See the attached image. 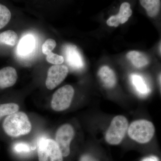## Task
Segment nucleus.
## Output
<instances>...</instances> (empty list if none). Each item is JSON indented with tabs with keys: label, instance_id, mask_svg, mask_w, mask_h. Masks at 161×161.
<instances>
[{
	"label": "nucleus",
	"instance_id": "nucleus-1",
	"mask_svg": "<svg viewBox=\"0 0 161 161\" xmlns=\"http://www.w3.org/2000/svg\"><path fill=\"white\" fill-rule=\"evenodd\" d=\"M3 127L5 132L12 137L26 135L31 130L29 119L25 113L22 112L8 115L4 121Z\"/></svg>",
	"mask_w": 161,
	"mask_h": 161
},
{
	"label": "nucleus",
	"instance_id": "nucleus-2",
	"mask_svg": "<svg viewBox=\"0 0 161 161\" xmlns=\"http://www.w3.org/2000/svg\"><path fill=\"white\" fill-rule=\"evenodd\" d=\"M128 133L133 140L139 143L145 144L152 139L155 133V128L150 121L139 119L130 124Z\"/></svg>",
	"mask_w": 161,
	"mask_h": 161
},
{
	"label": "nucleus",
	"instance_id": "nucleus-3",
	"mask_svg": "<svg viewBox=\"0 0 161 161\" xmlns=\"http://www.w3.org/2000/svg\"><path fill=\"white\" fill-rule=\"evenodd\" d=\"M128 128L129 122L126 117L122 115L115 116L106 133V141L110 145H118L123 140Z\"/></svg>",
	"mask_w": 161,
	"mask_h": 161
},
{
	"label": "nucleus",
	"instance_id": "nucleus-4",
	"mask_svg": "<svg viewBox=\"0 0 161 161\" xmlns=\"http://www.w3.org/2000/svg\"><path fill=\"white\" fill-rule=\"evenodd\" d=\"M39 161H63V156L55 141L50 139H40L38 144Z\"/></svg>",
	"mask_w": 161,
	"mask_h": 161
},
{
	"label": "nucleus",
	"instance_id": "nucleus-5",
	"mask_svg": "<svg viewBox=\"0 0 161 161\" xmlns=\"http://www.w3.org/2000/svg\"><path fill=\"white\" fill-rule=\"evenodd\" d=\"M75 90L69 85H66L57 90L53 95L51 106L57 112L63 111L69 108L74 97Z\"/></svg>",
	"mask_w": 161,
	"mask_h": 161
},
{
	"label": "nucleus",
	"instance_id": "nucleus-6",
	"mask_svg": "<svg viewBox=\"0 0 161 161\" xmlns=\"http://www.w3.org/2000/svg\"><path fill=\"white\" fill-rule=\"evenodd\" d=\"M74 128L69 124H65L58 129L56 132V142L63 157L69 155L70 145L75 136Z\"/></svg>",
	"mask_w": 161,
	"mask_h": 161
},
{
	"label": "nucleus",
	"instance_id": "nucleus-7",
	"mask_svg": "<svg viewBox=\"0 0 161 161\" xmlns=\"http://www.w3.org/2000/svg\"><path fill=\"white\" fill-rule=\"evenodd\" d=\"M69 69L65 65H54L51 67L47 72L45 84L48 89L52 90L58 86L67 76Z\"/></svg>",
	"mask_w": 161,
	"mask_h": 161
},
{
	"label": "nucleus",
	"instance_id": "nucleus-8",
	"mask_svg": "<svg viewBox=\"0 0 161 161\" xmlns=\"http://www.w3.org/2000/svg\"><path fill=\"white\" fill-rule=\"evenodd\" d=\"M132 14V9L129 3H124L121 5L118 14L112 16L107 20L109 26L117 27L120 24H124L129 20Z\"/></svg>",
	"mask_w": 161,
	"mask_h": 161
},
{
	"label": "nucleus",
	"instance_id": "nucleus-9",
	"mask_svg": "<svg viewBox=\"0 0 161 161\" xmlns=\"http://www.w3.org/2000/svg\"><path fill=\"white\" fill-rule=\"evenodd\" d=\"M18 79L16 70L12 67H6L0 70V88L14 85Z\"/></svg>",
	"mask_w": 161,
	"mask_h": 161
},
{
	"label": "nucleus",
	"instance_id": "nucleus-10",
	"mask_svg": "<svg viewBox=\"0 0 161 161\" xmlns=\"http://www.w3.org/2000/svg\"><path fill=\"white\" fill-rule=\"evenodd\" d=\"M67 62L70 67L79 69L83 66L81 57L77 51L76 47L68 45L65 48Z\"/></svg>",
	"mask_w": 161,
	"mask_h": 161
},
{
	"label": "nucleus",
	"instance_id": "nucleus-11",
	"mask_svg": "<svg viewBox=\"0 0 161 161\" xmlns=\"http://www.w3.org/2000/svg\"><path fill=\"white\" fill-rule=\"evenodd\" d=\"M98 75L105 86L108 88H112L115 86L117 81L116 76L109 67H102L98 71Z\"/></svg>",
	"mask_w": 161,
	"mask_h": 161
},
{
	"label": "nucleus",
	"instance_id": "nucleus-12",
	"mask_svg": "<svg viewBox=\"0 0 161 161\" xmlns=\"http://www.w3.org/2000/svg\"><path fill=\"white\" fill-rule=\"evenodd\" d=\"M35 40L31 35H26L23 37L17 47L18 53L21 56H26L30 53L35 47Z\"/></svg>",
	"mask_w": 161,
	"mask_h": 161
},
{
	"label": "nucleus",
	"instance_id": "nucleus-13",
	"mask_svg": "<svg viewBox=\"0 0 161 161\" xmlns=\"http://www.w3.org/2000/svg\"><path fill=\"white\" fill-rule=\"evenodd\" d=\"M126 57L132 64L137 68L143 67L149 63V59L147 56L140 52L135 51L129 52Z\"/></svg>",
	"mask_w": 161,
	"mask_h": 161
},
{
	"label": "nucleus",
	"instance_id": "nucleus-14",
	"mask_svg": "<svg viewBox=\"0 0 161 161\" xmlns=\"http://www.w3.org/2000/svg\"><path fill=\"white\" fill-rule=\"evenodd\" d=\"M141 5L147 10L150 17H154L158 14L160 8L161 2L158 0H141Z\"/></svg>",
	"mask_w": 161,
	"mask_h": 161
},
{
	"label": "nucleus",
	"instance_id": "nucleus-15",
	"mask_svg": "<svg viewBox=\"0 0 161 161\" xmlns=\"http://www.w3.org/2000/svg\"><path fill=\"white\" fill-rule=\"evenodd\" d=\"M18 35L13 31L8 30L0 33V44L14 46L18 43Z\"/></svg>",
	"mask_w": 161,
	"mask_h": 161
},
{
	"label": "nucleus",
	"instance_id": "nucleus-16",
	"mask_svg": "<svg viewBox=\"0 0 161 161\" xmlns=\"http://www.w3.org/2000/svg\"><path fill=\"white\" fill-rule=\"evenodd\" d=\"M131 80L136 91L142 95H146L149 92V89L143 78L137 75H132Z\"/></svg>",
	"mask_w": 161,
	"mask_h": 161
},
{
	"label": "nucleus",
	"instance_id": "nucleus-17",
	"mask_svg": "<svg viewBox=\"0 0 161 161\" xmlns=\"http://www.w3.org/2000/svg\"><path fill=\"white\" fill-rule=\"evenodd\" d=\"M19 109L18 104L8 103L0 104V120L4 116L9 115L17 112Z\"/></svg>",
	"mask_w": 161,
	"mask_h": 161
},
{
	"label": "nucleus",
	"instance_id": "nucleus-18",
	"mask_svg": "<svg viewBox=\"0 0 161 161\" xmlns=\"http://www.w3.org/2000/svg\"><path fill=\"white\" fill-rule=\"evenodd\" d=\"M10 11L6 6L0 4V29L8 24L11 19Z\"/></svg>",
	"mask_w": 161,
	"mask_h": 161
},
{
	"label": "nucleus",
	"instance_id": "nucleus-19",
	"mask_svg": "<svg viewBox=\"0 0 161 161\" xmlns=\"http://www.w3.org/2000/svg\"><path fill=\"white\" fill-rule=\"evenodd\" d=\"M57 45L56 41L52 39H48L42 45V52L44 54L47 55L52 53Z\"/></svg>",
	"mask_w": 161,
	"mask_h": 161
},
{
	"label": "nucleus",
	"instance_id": "nucleus-20",
	"mask_svg": "<svg viewBox=\"0 0 161 161\" xmlns=\"http://www.w3.org/2000/svg\"><path fill=\"white\" fill-rule=\"evenodd\" d=\"M46 60L47 62L55 65H60L64 62L63 56L56 54L52 52L47 55Z\"/></svg>",
	"mask_w": 161,
	"mask_h": 161
},
{
	"label": "nucleus",
	"instance_id": "nucleus-21",
	"mask_svg": "<svg viewBox=\"0 0 161 161\" xmlns=\"http://www.w3.org/2000/svg\"><path fill=\"white\" fill-rule=\"evenodd\" d=\"M31 149L29 146L24 143H19L16 144L14 147L15 151L19 153L29 152Z\"/></svg>",
	"mask_w": 161,
	"mask_h": 161
},
{
	"label": "nucleus",
	"instance_id": "nucleus-22",
	"mask_svg": "<svg viewBox=\"0 0 161 161\" xmlns=\"http://www.w3.org/2000/svg\"><path fill=\"white\" fill-rule=\"evenodd\" d=\"M80 161H98L93 158V157L91 156V155H84L82 156L80 158Z\"/></svg>",
	"mask_w": 161,
	"mask_h": 161
},
{
	"label": "nucleus",
	"instance_id": "nucleus-23",
	"mask_svg": "<svg viewBox=\"0 0 161 161\" xmlns=\"http://www.w3.org/2000/svg\"><path fill=\"white\" fill-rule=\"evenodd\" d=\"M142 161H158V159L156 157L150 156L144 158Z\"/></svg>",
	"mask_w": 161,
	"mask_h": 161
},
{
	"label": "nucleus",
	"instance_id": "nucleus-24",
	"mask_svg": "<svg viewBox=\"0 0 161 161\" xmlns=\"http://www.w3.org/2000/svg\"><path fill=\"white\" fill-rule=\"evenodd\" d=\"M160 51H161V47H160Z\"/></svg>",
	"mask_w": 161,
	"mask_h": 161
},
{
	"label": "nucleus",
	"instance_id": "nucleus-25",
	"mask_svg": "<svg viewBox=\"0 0 161 161\" xmlns=\"http://www.w3.org/2000/svg\"></svg>",
	"mask_w": 161,
	"mask_h": 161
}]
</instances>
